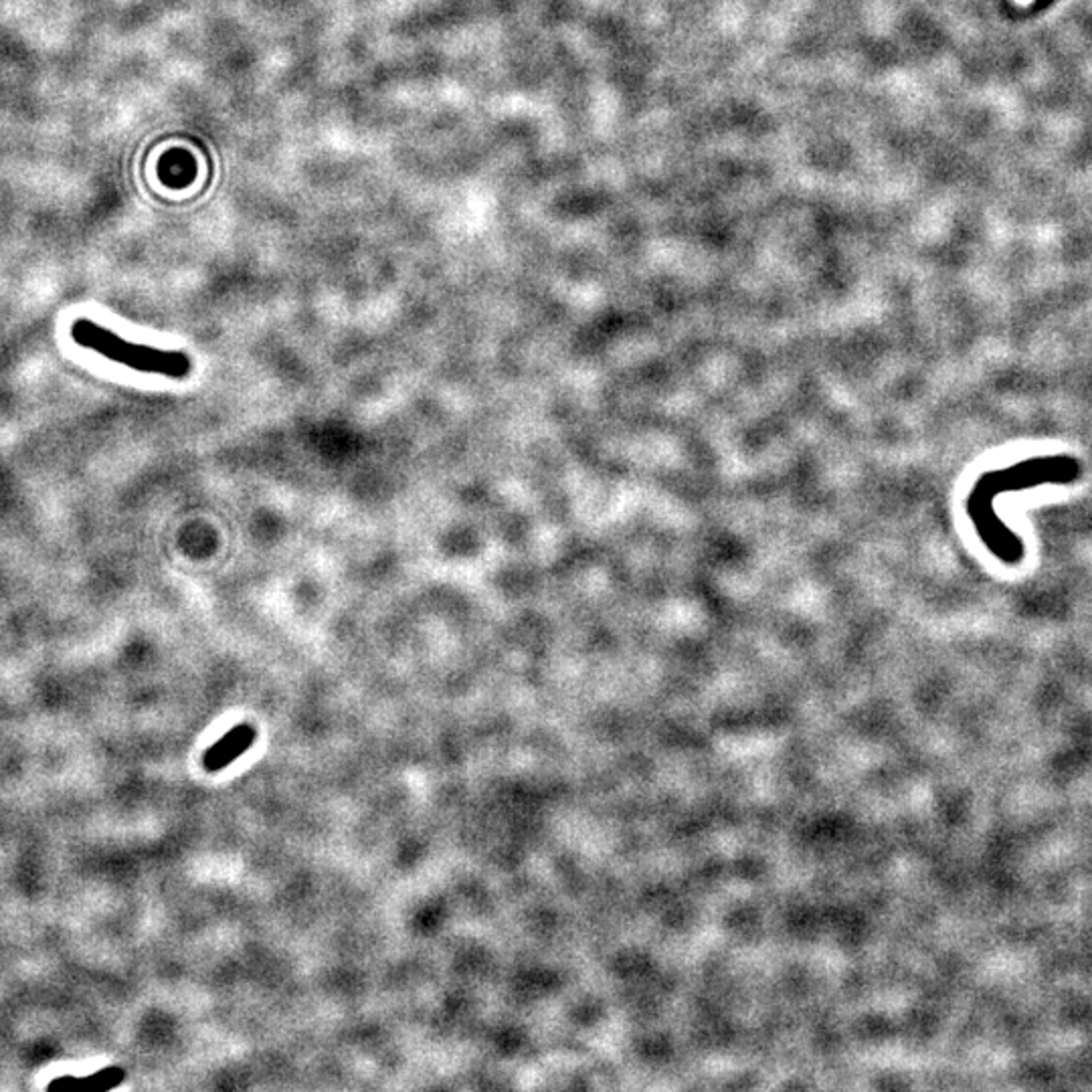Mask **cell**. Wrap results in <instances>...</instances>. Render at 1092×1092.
<instances>
[{
	"mask_svg": "<svg viewBox=\"0 0 1092 1092\" xmlns=\"http://www.w3.org/2000/svg\"><path fill=\"white\" fill-rule=\"evenodd\" d=\"M1082 473L1080 462L1073 455H1040L1017 462L1005 470L985 473L971 492L969 516L973 518L985 546L1005 565L1024 561V541L1012 532L994 512V500L1003 492H1021L1040 486L1074 484Z\"/></svg>",
	"mask_w": 1092,
	"mask_h": 1092,
	"instance_id": "obj_1",
	"label": "cell"
},
{
	"mask_svg": "<svg viewBox=\"0 0 1092 1092\" xmlns=\"http://www.w3.org/2000/svg\"><path fill=\"white\" fill-rule=\"evenodd\" d=\"M69 339L85 350H92L99 357L108 358L118 364H124V366L138 371V373H144V375H158V377L183 380L192 373V362L185 353L162 350V348L149 346V344L130 342L90 318H77L72 322Z\"/></svg>",
	"mask_w": 1092,
	"mask_h": 1092,
	"instance_id": "obj_2",
	"label": "cell"
},
{
	"mask_svg": "<svg viewBox=\"0 0 1092 1092\" xmlns=\"http://www.w3.org/2000/svg\"><path fill=\"white\" fill-rule=\"evenodd\" d=\"M255 740V731L247 724L235 727L231 733H227L217 745H213L205 753L203 765L210 773L221 771L227 765H231L235 759H239Z\"/></svg>",
	"mask_w": 1092,
	"mask_h": 1092,
	"instance_id": "obj_3",
	"label": "cell"
},
{
	"mask_svg": "<svg viewBox=\"0 0 1092 1092\" xmlns=\"http://www.w3.org/2000/svg\"><path fill=\"white\" fill-rule=\"evenodd\" d=\"M124 1076H126V1073H124L122 1068H118V1066H108V1068H104V1071H97V1073L85 1076V1078L81 1080V1085H88V1087L97 1089V1091H110V1089L118 1087V1085L124 1080Z\"/></svg>",
	"mask_w": 1092,
	"mask_h": 1092,
	"instance_id": "obj_4",
	"label": "cell"
},
{
	"mask_svg": "<svg viewBox=\"0 0 1092 1092\" xmlns=\"http://www.w3.org/2000/svg\"><path fill=\"white\" fill-rule=\"evenodd\" d=\"M69 1085H81V1080L76 1078V1076H69V1074H67V1076H61V1078L51 1080V1082L47 1085V1089H63V1087H69Z\"/></svg>",
	"mask_w": 1092,
	"mask_h": 1092,
	"instance_id": "obj_5",
	"label": "cell"
}]
</instances>
